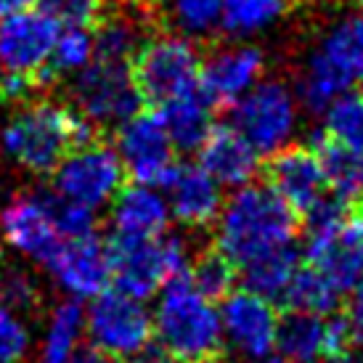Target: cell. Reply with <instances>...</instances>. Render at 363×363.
<instances>
[{"label": "cell", "instance_id": "8d00e7d4", "mask_svg": "<svg viewBox=\"0 0 363 363\" xmlns=\"http://www.w3.org/2000/svg\"><path fill=\"white\" fill-rule=\"evenodd\" d=\"M30 350V334L11 311L0 308V363H21Z\"/></svg>", "mask_w": 363, "mask_h": 363}, {"label": "cell", "instance_id": "60d3db41", "mask_svg": "<svg viewBox=\"0 0 363 363\" xmlns=\"http://www.w3.org/2000/svg\"><path fill=\"white\" fill-rule=\"evenodd\" d=\"M30 6H32V0H0V16L19 13V11H27Z\"/></svg>", "mask_w": 363, "mask_h": 363}, {"label": "cell", "instance_id": "603a6c76", "mask_svg": "<svg viewBox=\"0 0 363 363\" xmlns=\"http://www.w3.org/2000/svg\"><path fill=\"white\" fill-rule=\"evenodd\" d=\"M143 40V13L109 3L104 19L93 30V59L130 64Z\"/></svg>", "mask_w": 363, "mask_h": 363}, {"label": "cell", "instance_id": "f35d334b", "mask_svg": "<svg viewBox=\"0 0 363 363\" xmlns=\"http://www.w3.org/2000/svg\"><path fill=\"white\" fill-rule=\"evenodd\" d=\"M345 321L355 337V345H363V279L350 286V300L345 308Z\"/></svg>", "mask_w": 363, "mask_h": 363}, {"label": "cell", "instance_id": "3957f363", "mask_svg": "<svg viewBox=\"0 0 363 363\" xmlns=\"http://www.w3.org/2000/svg\"><path fill=\"white\" fill-rule=\"evenodd\" d=\"M154 340L162 353L178 363H212L223 350L220 311L204 297L189 276L172 279L160 289L152 313Z\"/></svg>", "mask_w": 363, "mask_h": 363}, {"label": "cell", "instance_id": "2e32d148", "mask_svg": "<svg viewBox=\"0 0 363 363\" xmlns=\"http://www.w3.org/2000/svg\"><path fill=\"white\" fill-rule=\"evenodd\" d=\"M265 74V53L250 43L223 45L202 61L199 91L212 106H231Z\"/></svg>", "mask_w": 363, "mask_h": 363}, {"label": "cell", "instance_id": "8fae6325", "mask_svg": "<svg viewBox=\"0 0 363 363\" xmlns=\"http://www.w3.org/2000/svg\"><path fill=\"white\" fill-rule=\"evenodd\" d=\"M114 152L120 154L125 175L133 183L162 189L175 170V146L157 111H138L135 117L117 125Z\"/></svg>", "mask_w": 363, "mask_h": 363}, {"label": "cell", "instance_id": "7bdbcfd3", "mask_svg": "<svg viewBox=\"0 0 363 363\" xmlns=\"http://www.w3.org/2000/svg\"><path fill=\"white\" fill-rule=\"evenodd\" d=\"M273 363H300V361H292V358H284V355H281L279 361H273Z\"/></svg>", "mask_w": 363, "mask_h": 363}, {"label": "cell", "instance_id": "9c48e42d", "mask_svg": "<svg viewBox=\"0 0 363 363\" xmlns=\"http://www.w3.org/2000/svg\"><path fill=\"white\" fill-rule=\"evenodd\" d=\"M85 332L99 353L114 361H130L154 342V321L141 300L117 289H104L85 311Z\"/></svg>", "mask_w": 363, "mask_h": 363}, {"label": "cell", "instance_id": "44dd1931", "mask_svg": "<svg viewBox=\"0 0 363 363\" xmlns=\"http://www.w3.org/2000/svg\"><path fill=\"white\" fill-rule=\"evenodd\" d=\"M0 236L13 250L30 255L38 262H43L56 250L61 236L51 225L45 210L32 194H21L11 199L0 212Z\"/></svg>", "mask_w": 363, "mask_h": 363}, {"label": "cell", "instance_id": "d4e9b609", "mask_svg": "<svg viewBox=\"0 0 363 363\" xmlns=\"http://www.w3.org/2000/svg\"><path fill=\"white\" fill-rule=\"evenodd\" d=\"M276 350L284 358L300 363H315L326 355V321L323 315L292 311L279 323Z\"/></svg>", "mask_w": 363, "mask_h": 363}, {"label": "cell", "instance_id": "ee69618b", "mask_svg": "<svg viewBox=\"0 0 363 363\" xmlns=\"http://www.w3.org/2000/svg\"><path fill=\"white\" fill-rule=\"evenodd\" d=\"M358 3V9H361V13H363V0H355Z\"/></svg>", "mask_w": 363, "mask_h": 363}, {"label": "cell", "instance_id": "e575fe53", "mask_svg": "<svg viewBox=\"0 0 363 363\" xmlns=\"http://www.w3.org/2000/svg\"><path fill=\"white\" fill-rule=\"evenodd\" d=\"M32 6L59 27H82L93 32L109 9V0H32Z\"/></svg>", "mask_w": 363, "mask_h": 363}, {"label": "cell", "instance_id": "5b68a950", "mask_svg": "<svg viewBox=\"0 0 363 363\" xmlns=\"http://www.w3.org/2000/svg\"><path fill=\"white\" fill-rule=\"evenodd\" d=\"M305 255L347 292L363 279V212H347L340 196H321L305 210Z\"/></svg>", "mask_w": 363, "mask_h": 363}, {"label": "cell", "instance_id": "b9f144b4", "mask_svg": "<svg viewBox=\"0 0 363 363\" xmlns=\"http://www.w3.org/2000/svg\"><path fill=\"white\" fill-rule=\"evenodd\" d=\"M125 363H178V361H172L170 355L164 353H149V350H143L141 355H135V358H130V361Z\"/></svg>", "mask_w": 363, "mask_h": 363}, {"label": "cell", "instance_id": "f6af8a7d", "mask_svg": "<svg viewBox=\"0 0 363 363\" xmlns=\"http://www.w3.org/2000/svg\"><path fill=\"white\" fill-rule=\"evenodd\" d=\"M152 3H162V0H152Z\"/></svg>", "mask_w": 363, "mask_h": 363}, {"label": "cell", "instance_id": "52a82bcc", "mask_svg": "<svg viewBox=\"0 0 363 363\" xmlns=\"http://www.w3.org/2000/svg\"><path fill=\"white\" fill-rule=\"evenodd\" d=\"M303 120L297 93L284 80L262 77L250 93L231 104V128L252 143L257 154H276L294 141Z\"/></svg>", "mask_w": 363, "mask_h": 363}, {"label": "cell", "instance_id": "ba28073f", "mask_svg": "<svg viewBox=\"0 0 363 363\" xmlns=\"http://www.w3.org/2000/svg\"><path fill=\"white\" fill-rule=\"evenodd\" d=\"M67 101L99 128H117L141 111L143 101L130 77V64L91 59L67 82Z\"/></svg>", "mask_w": 363, "mask_h": 363}, {"label": "cell", "instance_id": "484cf974", "mask_svg": "<svg viewBox=\"0 0 363 363\" xmlns=\"http://www.w3.org/2000/svg\"><path fill=\"white\" fill-rule=\"evenodd\" d=\"M342 289L318 268H297L289 286L284 289L281 303L289 311L297 313H313V315H329L340 308Z\"/></svg>", "mask_w": 363, "mask_h": 363}, {"label": "cell", "instance_id": "ab89813d", "mask_svg": "<svg viewBox=\"0 0 363 363\" xmlns=\"http://www.w3.org/2000/svg\"><path fill=\"white\" fill-rule=\"evenodd\" d=\"M69 363H120V361H114V358H109V355L99 353L93 345H85V347L77 345V350H74Z\"/></svg>", "mask_w": 363, "mask_h": 363}, {"label": "cell", "instance_id": "ac0fdd59", "mask_svg": "<svg viewBox=\"0 0 363 363\" xmlns=\"http://www.w3.org/2000/svg\"><path fill=\"white\" fill-rule=\"evenodd\" d=\"M170 215L186 228H207L223 207V186L202 164H175L162 186Z\"/></svg>", "mask_w": 363, "mask_h": 363}, {"label": "cell", "instance_id": "1f68e13d", "mask_svg": "<svg viewBox=\"0 0 363 363\" xmlns=\"http://www.w3.org/2000/svg\"><path fill=\"white\" fill-rule=\"evenodd\" d=\"M162 6L172 30L189 40H204L220 30L223 0H162Z\"/></svg>", "mask_w": 363, "mask_h": 363}, {"label": "cell", "instance_id": "30bf717a", "mask_svg": "<svg viewBox=\"0 0 363 363\" xmlns=\"http://www.w3.org/2000/svg\"><path fill=\"white\" fill-rule=\"evenodd\" d=\"M61 27L40 11H19L0 16V72L35 77L51 91L59 77L51 72L53 53Z\"/></svg>", "mask_w": 363, "mask_h": 363}, {"label": "cell", "instance_id": "277c9868", "mask_svg": "<svg viewBox=\"0 0 363 363\" xmlns=\"http://www.w3.org/2000/svg\"><path fill=\"white\" fill-rule=\"evenodd\" d=\"M358 82H363V13H345L308 53L294 93L303 109L323 111Z\"/></svg>", "mask_w": 363, "mask_h": 363}, {"label": "cell", "instance_id": "836d02e7", "mask_svg": "<svg viewBox=\"0 0 363 363\" xmlns=\"http://www.w3.org/2000/svg\"><path fill=\"white\" fill-rule=\"evenodd\" d=\"M93 59V32L82 27H61L48 67L56 77H67L80 72Z\"/></svg>", "mask_w": 363, "mask_h": 363}, {"label": "cell", "instance_id": "d6986e66", "mask_svg": "<svg viewBox=\"0 0 363 363\" xmlns=\"http://www.w3.org/2000/svg\"><path fill=\"white\" fill-rule=\"evenodd\" d=\"M199 164L225 189H239L255 181L260 154L231 125H215L199 146Z\"/></svg>", "mask_w": 363, "mask_h": 363}, {"label": "cell", "instance_id": "bcb514c9", "mask_svg": "<svg viewBox=\"0 0 363 363\" xmlns=\"http://www.w3.org/2000/svg\"><path fill=\"white\" fill-rule=\"evenodd\" d=\"M212 363H218V361H212ZM250 363H252V361H250Z\"/></svg>", "mask_w": 363, "mask_h": 363}, {"label": "cell", "instance_id": "7c38bea8", "mask_svg": "<svg viewBox=\"0 0 363 363\" xmlns=\"http://www.w3.org/2000/svg\"><path fill=\"white\" fill-rule=\"evenodd\" d=\"M125 167L114 146L104 138L85 149L72 152L51 175V186L59 194L88 207H104L125 186Z\"/></svg>", "mask_w": 363, "mask_h": 363}, {"label": "cell", "instance_id": "6da1fadb", "mask_svg": "<svg viewBox=\"0 0 363 363\" xmlns=\"http://www.w3.org/2000/svg\"><path fill=\"white\" fill-rule=\"evenodd\" d=\"M104 141V128L69 101L48 96L16 106L0 133V149L32 175H53L72 152Z\"/></svg>", "mask_w": 363, "mask_h": 363}, {"label": "cell", "instance_id": "cb8c5ba5", "mask_svg": "<svg viewBox=\"0 0 363 363\" xmlns=\"http://www.w3.org/2000/svg\"><path fill=\"white\" fill-rule=\"evenodd\" d=\"M289 0H223L220 30L233 40H250L286 16Z\"/></svg>", "mask_w": 363, "mask_h": 363}, {"label": "cell", "instance_id": "d6a6232c", "mask_svg": "<svg viewBox=\"0 0 363 363\" xmlns=\"http://www.w3.org/2000/svg\"><path fill=\"white\" fill-rule=\"evenodd\" d=\"M236 268L231 260H225L218 250L194 255V262L189 268V281L210 300H223L233 289Z\"/></svg>", "mask_w": 363, "mask_h": 363}, {"label": "cell", "instance_id": "9a60e30c", "mask_svg": "<svg viewBox=\"0 0 363 363\" xmlns=\"http://www.w3.org/2000/svg\"><path fill=\"white\" fill-rule=\"evenodd\" d=\"M43 265L77 300H93L111 284L106 239L99 236V231L61 239Z\"/></svg>", "mask_w": 363, "mask_h": 363}, {"label": "cell", "instance_id": "d590c367", "mask_svg": "<svg viewBox=\"0 0 363 363\" xmlns=\"http://www.w3.org/2000/svg\"><path fill=\"white\" fill-rule=\"evenodd\" d=\"M40 305V289L24 271L9 268L0 273V308L16 313H32Z\"/></svg>", "mask_w": 363, "mask_h": 363}, {"label": "cell", "instance_id": "7402d4cb", "mask_svg": "<svg viewBox=\"0 0 363 363\" xmlns=\"http://www.w3.org/2000/svg\"><path fill=\"white\" fill-rule=\"evenodd\" d=\"M160 114L164 130L170 135L175 152H199V146L204 138L210 135L215 128L212 122V104L207 101L199 88L191 93H183L172 101L162 104L160 109H154Z\"/></svg>", "mask_w": 363, "mask_h": 363}, {"label": "cell", "instance_id": "f1b7e54d", "mask_svg": "<svg viewBox=\"0 0 363 363\" xmlns=\"http://www.w3.org/2000/svg\"><path fill=\"white\" fill-rule=\"evenodd\" d=\"M82 332H85V308H82V303L77 297L61 303L51 315V326L45 334L40 363H69L77 345H80Z\"/></svg>", "mask_w": 363, "mask_h": 363}, {"label": "cell", "instance_id": "4dcf8cb0", "mask_svg": "<svg viewBox=\"0 0 363 363\" xmlns=\"http://www.w3.org/2000/svg\"><path fill=\"white\" fill-rule=\"evenodd\" d=\"M323 135L340 146L363 152V93L347 91L323 109Z\"/></svg>", "mask_w": 363, "mask_h": 363}, {"label": "cell", "instance_id": "83f0119b", "mask_svg": "<svg viewBox=\"0 0 363 363\" xmlns=\"http://www.w3.org/2000/svg\"><path fill=\"white\" fill-rule=\"evenodd\" d=\"M297 268H300L297 250L286 247V250H279V252H271L265 257L247 262L242 268L244 284H247V289H252V292L262 294L268 300H281L284 289L289 286Z\"/></svg>", "mask_w": 363, "mask_h": 363}, {"label": "cell", "instance_id": "4fadbf2b", "mask_svg": "<svg viewBox=\"0 0 363 363\" xmlns=\"http://www.w3.org/2000/svg\"><path fill=\"white\" fill-rule=\"evenodd\" d=\"M218 311H220L223 342H228L233 353L257 363L276 350L281 318L273 308V300L244 286L225 294Z\"/></svg>", "mask_w": 363, "mask_h": 363}, {"label": "cell", "instance_id": "5bb4252c", "mask_svg": "<svg viewBox=\"0 0 363 363\" xmlns=\"http://www.w3.org/2000/svg\"><path fill=\"white\" fill-rule=\"evenodd\" d=\"M111 286L133 300H152L170 281V265L160 239H130L114 233L106 236Z\"/></svg>", "mask_w": 363, "mask_h": 363}, {"label": "cell", "instance_id": "ffe728a7", "mask_svg": "<svg viewBox=\"0 0 363 363\" xmlns=\"http://www.w3.org/2000/svg\"><path fill=\"white\" fill-rule=\"evenodd\" d=\"M111 231L130 239H160L170 225V204L154 186L125 183L111 199Z\"/></svg>", "mask_w": 363, "mask_h": 363}, {"label": "cell", "instance_id": "7a4b0ae2", "mask_svg": "<svg viewBox=\"0 0 363 363\" xmlns=\"http://www.w3.org/2000/svg\"><path fill=\"white\" fill-rule=\"evenodd\" d=\"M294 236L297 212L262 183L233 189L215 218V250L231 260L233 268L294 247Z\"/></svg>", "mask_w": 363, "mask_h": 363}, {"label": "cell", "instance_id": "8992f818", "mask_svg": "<svg viewBox=\"0 0 363 363\" xmlns=\"http://www.w3.org/2000/svg\"><path fill=\"white\" fill-rule=\"evenodd\" d=\"M202 56L194 40L178 32L154 35L141 43L130 61V77L141 101L152 109L199 88Z\"/></svg>", "mask_w": 363, "mask_h": 363}, {"label": "cell", "instance_id": "4316f807", "mask_svg": "<svg viewBox=\"0 0 363 363\" xmlns=\"http://www.w3.org/2000/svg\"><path fill=\"white\" fill-rule=\"evenodd\" d=\"M313 149L321 157L326 186L334 191V196L347 202V199H353L363 191V152L340 146L321 133L315 135Z\"/></svg>", "mask_w": 363, "mask_h": 363}, {"label": "cell", "instance_id": "f546056e", "mask_svg": "<svg viewBox=\"0 0 363 363\" xmlns=\"http://www.w3.org/2000/svg\"><path fill=\"white\" fill-rule=\"evenodd\" d=\"M40 207L45 210L51 225L56 228L61 239H74V236H85V233H93L99 228V218H96V210L88 207V204H80L59 194L53 186L48 189H38L32 194Z\"/></svg>", "mask_w": 363, "mask_h": 363}, {"label": "cell", "instance_id": "e0dca14e", "mask_svg": "<svg viewBox=\"0 0 363 363\" xmlns=\"http://www.w3.org/2000/svg\"><path fill=\"white\" fill-rule=\"evenodd\" d=\"M273 191L281 196L294 212L311 210L321 196H326V175H323L321 157L313 146H286L273 154L268 167Z\"/></svg>", "mask_w": 363, "mask_h": 363}, {"label": "cell", "instance_id": "74e56055", "mask_svg": "<svg viewBox=\"0 0 363 363\" xmlns=\"http://www.w3.org/2000/svg\"><path fill=\"white\" fill-rule=\"evenodd\" d=\"M353 345H355V337L345 318L326 321V355H323V361L345 363L350 350H353Z\"/></svg>", "mask_w": 363, "mask_h": 363}]
</instances>
